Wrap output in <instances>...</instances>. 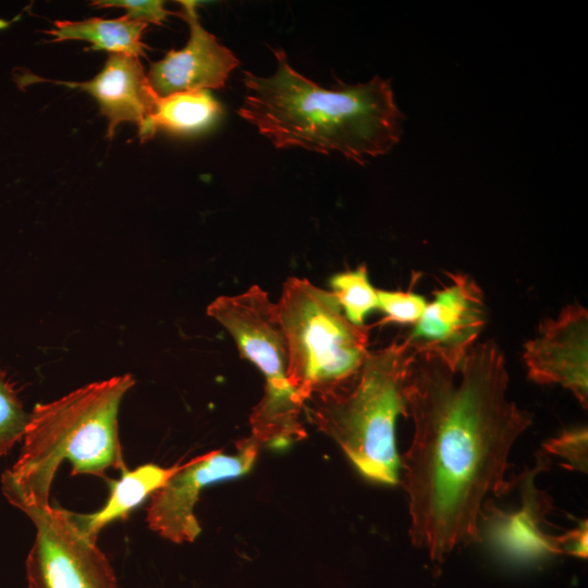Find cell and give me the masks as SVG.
Segmentation results:
<instances>
[{
  "label": "cell",
  "instance_id": "9",
  "mask_svg": "<svg viewBox=\"0 0 588 588\" xmlns=\"http://www.w3.org/2000/svg\"><path fill=\"white\" fill-rule=\"evenodd\" d=\"M448 277L450 282L433 292L404 341L416 356L434 357L456 370L487 324V307L470 275L448 272Z\"/></svg>",
  "mask_w": 588,
  "mask_h": 588
},
{
  "label": "cell",
  "instance_id": "11",
  "mask_svg": "<svg viewBox=\"0 0 588 588\" xmlns=\"http://www.w3.org/2000/svg\"><path fill=\"white\" fill-rule=\"evenodd\" d=\"M182 17L189 27V38L181 50H170L151 64L147 74L150 88L158 98L173 94L219 89L225 85L238 60L200 24L195 1H180Z\"/></svg>",
  "mask_w": 588,
  "mask_h": 588
},
{
  "label": "cell",
  "instance_id": "13",
  "mask_svg": "<svg viewBox=\"0 0 588 588\" xmlns=\"http://www.w3.org/2000/svg\"><path fill=\"white\" fill-rule=\"evenodd\" d=\"M79 87L99 103L108 118V137H112L121 122L136 123L138 128L151 113L157 96L149 86L138 57L110 53L103 69L84 83H63Z\"/></svg>",
  "mask_w": 588,
  "mask_h": 588
},
{
  "label": "cell",
  "instance_id": "21",
  "mask_svg": "<svg viewBox=\"0 0 588 588\" xmlns=\"http://www.w3.org/2000/svg\"><path fill=\"white\" fill-rule=\"evenodd\" d=\"M91 5L99 8H123L127 11L125 14L128 19L143 22L161 24L170 11L164 9L163 1H135V0H99L93 1Z\"/></svg>",
  "mask_w": 588,
  "mask_h": 588
},
{
  "label": "cell",
  "instance_id": "16",
  "mask_svg": "<svg viewBox=\"0 0 588 588\" xmlns=\"http://www.w3.org/2000/svg\"><path fill=\"white\" fill-rule=\"evenodd\" d=\"M54 26V29L45 32L53 37V41L86 40L91 44V49L145 57L147 46L140 38L147 24L126 15L113 20L91 17L78 22L56 21Z\"/></svg>",
  "mask_w": 588,
  "mask_h": 588
},
{
  "label": "cell",
  "instance_id": "3",
  "mask_svg": "<svg viewBox=\"0 0 588 588\" xmlns=\"http://www.w3.org/2000/svg\"><path fill=\"white\" fill-rule=\"evenodd\" d=\"M130 373L81 387L29 414L21 454L1 476L2 492L15 505L49 504L54 475L64 461L72 475L108 480L106 470L125 468L119 438V411L134 385Z\"/></svg>",
  "mask_w": 588,
  "mask_h": 588
},
{
  "label": "cell",
  "instance_id": "6",
  "mask_svg": "<svg viewBox=\"0 0 588 588\" xmlns=\"http://www.w3.org/2000/svg\"><path fill=\"white\" fill-rule=\"evenodd\" d=\"M234 340L243 358L265 378V392L249 416L250 437L282 450L306 437L301 420L304 401L289 381V355L277 305L259 285L236 295H221L207 307Z\"/></svg>",
  "mask_w": 588,
  "mask_h": 588
},
{
  "label": "cell",
  "instance_id": "12",
  "mask_svg": "<svg viewBox=\"0 0 588 588\" xmlns=\"http://www.w3.org/2000/svg\"><path fill=\"white\" fill-rule=\"evenodd\" d=\"M547 458L540 454L538 466L524 474L520 486L522 509L505 513L491 500L482 504L479 524L494 546L510 555L520 559L538 558L551 553H562L560 536L553 537L541 529L544 516L551 510L549 495L536 488L535 475L544 467Z\"/></svg>",
  "mask_w": 588,
  "mask_h": 588
},
{
  "label": "cell",
  "instance_id": "5",
  "mask_svg": "<svg viewBox=\"0 0 588 588\" xmlns=\"http://www.w3.org/2000/svg\"><path fill=\"white\" fill-rule=\"evenodd\" d=\"M277 305L289 355V381L303 401L342 390L369 353V326L347 320L330 291L290 277Z\"/></svg>",
  "mask_w": 588,
  "mask_h": 588
},
{
  "label": "cell",
  "instance_id": "10",
  "mask_svg": "<svg viewBox=\"0 0 588 588\" xmlns=\"http://www.w3.org/2000/svg\"><path fill=\"white\" fill-rule=\"evenodd\" d=\"M523 360L530 380L561 384L584 408L588 405V311L571 303L544 319L536 338L524 345Z\"/></svg>",
  "mask_w": 588,
  "mask_h": 588
},
{
  "label": "cell",
  "instance_id": "19",
  "mask_svg": "<svg viewBox=\"0 0 588 588\" xmlns=\"http://www.w3.org/2000/svg\"><path fill=\"white\" fill-rule=\"evenodd\" d=\"M377 298L385 315L382 323L415 324L427 306L425 297L413 292L377 290Z\"/></svg>",
  "mask_w": 588,
  "mask_h": 588
},
{
  "label": "cell",
  "instance_id": "2",
  "mask_svg": "<svg viewBox=\"0 0 588 588\" xmlns=\"http://www.w3.org/2000/svg\"><path fill=\"white\" fill-rule=\"evenodd\" d=\"M275 72H244L240 115L277 148L339 152L357 163L389 152L400 140L403 114L389 79L339 82L323 88L296 72L282 49H272Z\"/></svg>",
  "mask_w": 588,
  "mask_h": 588
},
{
  "label": "cell",
  "instance_id": "7",
  "mask_svg": "<svg viewBox=\"0 0 588 588\" xmlns=\"http://www.w3.org/2000/svg\"><path fill=\"white\" fill-rule=\"evenodd\" d=\"M36 528L26 560L28 588H118L114 572L96 541L85 537L59 506L25 503Z\"/></svg>",
  "mask_w": 588,
  "mask_h": 588
},
{
  "label": "cell",
  "instance_id": "20",
  "mask_svg": "<svg viewBox=\"0 0 588 588\" xmlns=\"http://www.w3.org/2000/svg\"><path fill=\"white\" fill-rule=\"evenodd\" d=\"M546 452L559 455L566 468L587 470V427L567 430L543 444Z\"/></svg>",
  "mask_w": 588,
  "mask_h": 588
},
{
  "label": "cell",
  "instance_id": "1",
  "mask_svg": "<svg viewBox=\"0 0 588 588\" xmlns=\"http://www.w3.org/2000/svg\"><path fill=\"white\" fill-rule=\"evenodd\" d=\"M509 373L494 340L476 343L458 369L416 356L405 387L412 443L403 457L409 538L433 562L480 539L486 495H502L514 442L531 415L507 399Z\"/></svg>",
  "mask_w": 588,
  "mask_h": 588
},
{
  "label": "cell",
  "instance_id": "8",
  "mask_svg": "<svg viewBox=\"0 0 588 588\" xmlns=\"http://www.w3.org/2000/svg\"><path fill=\"white\" fill-rule=\"evenodd\" d=\"M259 448L249 436L236 443L234 453L211 451L185 462L151 495L146 517L149 528L174 543L193 542L201 531L194 512L201 491L246 475L256 462Z\"/></svg>",
  "mask_w": 588,
  "mask_h": 588
},
{
  "label": "cell",
  "instance_id": "22",
  "mask_svg": "<svg viewBox=\"0 0 588 588\" xmlns=\"http://www.w3.org/2000/svg\"><path fill=\"white\" fill-rule=\"evenodd\" d=\"M587 532V520H584L577 528L560 536L562 553L586 558Z\"/></svg>",
  "mask_w": 588,
  "mask_h": 588
},
{
  "label": "cell",
  "instance_id": "15",
  "mask_svg": "<svg viewBox=\"0 0 588 588\" xmlns=\"http://www.w3.org/2000/svg\"><path fill=\"white\" fill-rule=\"evenodd\" d=\"M222 114L221 105L206 90L184 91L157 98L151 113L138 128L142 142L159 128L188 134L213 125Z\"/></svg>",
  "mask_w": 588,
  "mask_h": 588
},
{
  "label": "cell",
  "instance_id": "4",
  "mask_svg": "<svg viewBox=\"0 0 588 588\" xmlns=\"http://www.w3.org/2000/svg\"><path fill=\"white\" fill-rule=\"evenodd\" d=\"M415 357L404 339L395 340L369 351L352 384L304 402L307 419L373 482H399L395 422L400 415L408 417L405 387Z\"/></svg>",
  "mask_w": 588,
  "mask_h": 588
},
{
  "label": "cell",
  "instance_id": "18",
  "mask_svg": "<svg viewBox=\"0 0 588 588\" xmlns=\"http://www.w3.org/2000/svg\"><path fill=\"white\" fill-rule=\"evenodd\" d=\"M28 421L17 391L0 369V457L24 438Z\"/></svg>",
  "mask_w": 588,
  "mask_h": 588
},
{
  "label": "cell",
  "instance_id": "14",
  "mask_svg": "<svg viewBox=\"0 0 588 588\" xmlns=\"http://www.w3.org/2000/svg\"><path fill=\"white\" fill-rule=\"evenodd\" d=\"M184 463L162 467L148 463L133 470L123 469L120 479H108L110 494L105 505L89 514L74 513L66 510L73 525L88 539L96 541L100 530L108 524L124 519L148 497L159 490Z\"/></svg>",
  "mask_w": 588,
  "mask_h": 588
},
{
  "label": "cell",
  "instance_id": "17",
  "mask_svg": "<svg viewBox=\"0 0 588 588\" xmlns=\"http://www.w3.org/2000/svg\"><path fill=\"white\" fill-rule=\"evenodd\" d=\"M330 286L345 317L355 326H364L366 316L378 308L377 290L368 279L365 265L334 274Z\"/></svg>",
  "mask_w": 588,
  "mask_h": 588
}]
</instances>
